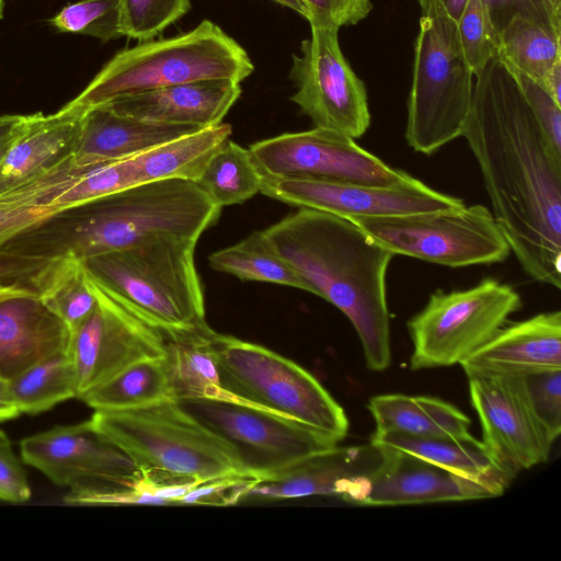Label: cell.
<instances>
[{
  "instance_id": "cell-8",
  "label": "cell",
  "mask_w": 561,
  "mask_h": 561,
  "mask_svg": "<svg viewBox=\"0 0 561 561\" xmlns=\"http://www.w3.org/2000/svg\"><path fill=\"white\" fill-rule=\"evenodd\" d=\"M210 345L230 400L295 420L337 444L346 436L343 408L305 368L262 345L215 331Z\"/></svg>"
},
{
  "instance_id": "cell-48",
  "label": "cell",
  "mask_w": 561,
  "mask_h": 561,
  "mask_svg": "<svg viewBox=\"0 0 561 561\" xmlns=\"http://www.w3.org/2000/svg\"><path fill=\"white\" fill-rule=\"evenodd\" d=\"M20 415L9 389V381L0 376V421L13 420Z\"/></svg>"
},
{
  "instance_id": "cell-26",
  "label": "cell",
  "mask_w": 561,
  "mask_h": 561,
  "mask_svg": "<svg viewBox=\"0 0 561 561\" xmlns=\"http://www.w3.org/2000/svg\"><path fill=\"white\" fill-rule=\"evenodd\" d=\"M207 324L163 332L169 385L174 400L207 398L230 400L221 387Z\"/></svg>"
},
{
  "instance_id": "cell-32",
  "label": "cell",
  "mask_w": 561,
  "mask_h": 561,
  "mask_svg": "<svg viewBox=\"0 0 561 561\" xmlns=\"http://www.w3.org/2000/svg\"><path fill=\"white\" fill-rule=\"evenodd\" d=\"M20 414H37L77 398V377L68 353L56 354L9 380Z\"/></svg>"
},
{
  "instance_id": "cell-46",
  "label": "cell",
  "mask_w": 561,
  "mask_h": 561,
  "mask_svg": "<svg viewBox=\"0 0 561 561\" xmlns=\"http://www.w3.org/2000/svg\"><path fill=\"white\" fill-rule=\"evenodd\" d=\"M37 116L2 115L0 116V165L16 140L30 128Z\"/></svg>"
},
{
  "instance_id": "cell-14",
  "label": "cell",
  "mask_w": 561,
  "mask_h": 561,
  "mask_svg": "<svg viewBox=\"0 0 561 561\" xmlns=\"http://www.w3.org/2000/svg\"><path fill=\"white\" fill-rule=\"evenodd\" d=\"M22 460L70 494L135 489L141 473L133 460L92 425L90 419L55 426L20 443Z\"/></svg>"
},
{
  "instance_id": "cell-30",
  "label": "cell",
  "mask_w": 561,
  "mask_h": 561,
  "mask_svg": "<svg viewBox=\"0 0 561 561\" xmlns=\"http://www.w3.org/2000/svg\"><path fill=\"white\" fill-rule=\"evenodd\" d=\"M213 270L242 280L273 283L310 293L308 284L275 250L264 230L209 255Z\"/></svg>"
},
{
  "instance_id": "cell-45",
  "label": "cell",
  "mask_w": 561,
  "mask_h": 561,
  "mask_svg": "<svg viewBox=\"0 0 561 561\" xmlns=\"http://www.w3.org/2000/svg\"><path fill=\"white\" fill-rule=\"evenodd\" d=\"M56 211L49 207L0 203V245Z\"/></svg>"
},
{
  "instance_id": "cell-29",
  "label": "cell",
  "mask_w": 561,
  "mask_h": 561,
  "mask_svg": "<svg viewBox=\"0 0 561 561\" xmlns=\"http://www.w3.org/2000/svg\"><path fill=\"white\" fill-rule=\"evenodd\" d=\"M80 399L94 411L133 409L174 400L165 356L135 363Z\"/></svg>"
},
{
  "instance_id": "cell-10",
  "label": "cell",
  "mask_w": 561,
  "mask_h": 561,
  "mask_svg": "<svg viewBox=\"0 0 561 561\" xmlns=\"http://www.w3.org/2000/svg\"><path fill=\"white\" fill-rule=\"evenodd\" d=\"M350 220L393 255L448 267L500 263L511 253L492 211L480 204L444 211Z\"/></svg>"
},
{
  "instance_id": "cell-6",
  "label": "cell",
  "mask_w": 561,
  "mask_h": 561,
  "mask_svg": "<svg viewBox=\"0 0 561 561\" xmlns=\"http://www.w3.org/2000/svg\"><path fill=\"white\" fill-rule=\"evenodd\" d=\"M197 241L165 238L82 260L89 277L160 331L207 324L195 267Z\"/></svg>"
},
{
  "instance_id": "cell-52",
  "label": "cell",
  "mask_w": 561,
  "mask_h": 561,
  "mask_svg": "<svg viewBox=\"0 0 561 561\" xmlns=\"http://www.w3.org/2000/svg\"><path fill=\"white\" fill-rule=\"evenodd\" d=\"M3 15V0H0V19Z\"/></svg>"
},
{
  "instance_id": "cell-24",
  "label": "cell",
  "mask_w": 561,
  "mask_h": 561,
  "mask_svg": "<svg viewBox=\"0 0 561 561\" xmlns=\"http://www.w3.org/2000/svg\"><path fill=\"white\" fill-rule=\"evenodd\" d=\"M203 127L141 121L102 104L84 110L75 153L78 164L129 158Z\"/></svg>"
},
{
  "instance_id": "cell-31",
  "label": "cell",
  "mask_w": 561,
  "mask_h": 561,
  "mask_svg": "<svg viewBox=\"0 0 561 561\" xmlns=\"http://www.w3.org/2000/svg\"><path fill=\"white\" fill-rule=\"evenodd\" d=\"M262 175L250 150L227 139L195 183L222 208L252 198L260 192Z\"/></svg>"
},
{
  "instance_id": "cell-34",
  "label": "cell",
  "mask_w": 561,
  "mask_h": 561,
  "mask_svg": "<svg viewBox=\"0 0 561 561\" xmlns=\"http://www.w3.org/2000/svg\"><path fill=\"white\" fill-rule=\"evenodd\" d=\"M41 297L71 331L84 321L96 305L84 265L72 256L61 257Z\"/></svg>"
},
{
  "instance_id": "cell-39",
  "label": "cell",
  "mask_w": 561,
  "mask_h": 561,
  "mask_svg": "<svg viewBox=\"0 0 561 561\" xmlns=\"http://www.w3.org/2000/svg\"><path fill=\"white\" fill-rule=\"evenodd\" d=\"M457 27L463 55L476 77L499 51V34L482 0H467Z\"/></svg>"
},
{
  "instance_id": "cell-47",
  "label": "cell",
  "mask_w": 561,
  "mask_h": 561,
  "mask_svg": "<svg viewBox=\"0 0 561 561\" xmlns=\"http://www.w3.org/2000/svg\"><path fill=\"white\" fill-rule=\"evenodd\" d=\"M539 84L556 103L561 105V59L546 72Z\"/></svg>"
},
{
  "instance_id": "cell-51",
  "label": "cell",
  "mask_w": 561,
  "mask_h": 561,
  "mask_svg": "<svg viewBox=\"0 0 561 561\" xmlns=\"http://www.w3.org/2000/svg\"><path fill=\"white\" fill-rule=\"evenodd\" d=\"M551 11L554 21L561 24V0H545Z\"/></svg>"
},
{
  "instance_id": "cell-43",
  "label": "cell",
  "mask_w": 561,
  "mask_h": 561,
  "mask_svg": "<svg viewBox=\"0 0 561 561\" xmlns=\"http://www.w3.org/2000/svg\"><path fill=\"white\" fill-rule=\"evenodd\" d=\"M308 10L309 24L342 27L355 25L368 16L371 0H302Z\"/></svg>"
},
{
  "instance_id": "cell-36",
  "label": "cell",
  "mask_w": 561,
  "mask_h": 561,
  "mask_svg": "<svg viewBox=\"0 0 561 561\" xmlns=\"http://www.w3.org/2000/svg\"><path fill=\"white\" fill-rule=\"evenodd\" d=\"M50 23L59 32L89 35L102 42L123 36L119 0H79L64 7Z\"/></svg>"
},
{
  "instance_id": "cell-9",
  "label": "cell",
  "mask_w": 561,
  "mask_h": 561,
  "mask_svg": "<svg viewBox=\"0 0 561 561\" xmlns=\"http://www.w3.org/2000/svg\"><path fill=\"white\" fill-rule=\"evenodd\" d=\"M522 307L508 284L488 277L461 290H436L407 323L413 370L460 364L490 341Z\"/></svg>"
},
{
  "instance_id": "cell-7",
  "label": "cell",
  "mask_w": 561,
  "mask_h": 561,
  "mask_svg": "<svg viewBox=\"0 0 561 561\" xmlns=\"http://www.w3.org/2000/svg\"><path fill=\"white\" fill-rule=\"evenodd\" d=\"M417 2L421 16L404 136L414 151L433 154L461 136L474 76L462 51L457 22L442 1Z\"/></svg>"
},
{
  "instance_id": "cell-17",
  "label": "cell",
  "mask_w": 561,
  "mask_h": 561,
  "mask_svg": "<svg viewBox=\"0 0 561 561\" xmlns=\"http://www.w3.org/2000/svg\"><path fill=\"white\" fill-rule=\"evenodd\" d=\"M377 447L379 463L350 482L340 499L364 506L461 502L502 495L510 484L503 478L462 477L403 451Z\"/></svg>"
},
{
  "instance_id": "cell-25",
  "label": "cell",
  "mask_w": 561,
  "mask_h": 561,
  "mask_svg": "<svg viewBox=\"0 0 561 561\" xmlns=\"http://www.w3.org/2000/svg\"><path fill=\"white\" fill-rule=\"evenodd\" d=\"M367 408L375 432H394L416 437L471 440L470 419L455 405L434 397L402 393L379 394Z\"/></svg>"
},
{
  "instance_id": "cell-44",
  "label": "cell",
  "mask_w": 561,
  "mask_h": 561,
  "mask_svg": "<svg viewBox=\"0 0 561 561\" xmlns=\"http://www.w3.org/2000/svg\"><path fill=\"white\" fill-rule=\"evenodd\" d=\"M31 497L26 472L16 458L10 438L0 430V500L24 503Z\"/></svg>"
},
{
  "instance_id": "cell-50",
  "label": "cell",
  "mask_w": 561,
  "mask_h": 561,
  "mask_svg": "<svg viewBox=\"0 0 561 561\" xmlns=\"http://www.w3.org/2000/svg\"><path fill=\"white\" fill-rule=\"evenodd\" d=\"M450 16L457 22L467 0H440Z\"/></svg>"
},
{
  "instance_id": "cell-18",
  "label": "cell",
  "mask_w": 561,
  "mask_h": 561,
  "mask_svg": "<svg viewBox=\"0 0 561 561\" xmlns=\"http://www.w3.org/2000/svg\"><path fill=\"white\" fill-rule=\"evenodd\" d=\"M469 396L482 428V445L510 481L547 462L553 443L526 408L510 378L471 377Z\"/></svg>"
},
{
  "instance_id": "cell-11",
  "label": "cell",
  "mask_w": 561,
  "mask_h": 561,
  "mask_svg": "<svg viewBox=\"0 0 561 561\" xmlns=\"http://www.w3.org/2000/svg\"><path fill=\"white\" fill-rule=\"evenodd\" d=\"M175 401L226 440L244 474L259 480L337 445L302 423L243 402L207 398Z\"/></svg>"
},
{
  "instance_id": "cell-37",
  "label": "cell",
  "mask_w": 561,
  "mask_h": 561,
  "mask_svg": "<svg viewBox=\"0 0 561 561\" xmlns=\"http://www.w3.org/2000/svg\"><path fill=\"white\" fill-rule=\"evenodd\" d=\"M191 9V0H119L123 36L153 39Z\"/></svg>"
},
{
  "instance_id": "cell-19",
  "label": "cell",
  "mask_w": 561,
  "mask_h": 561,
  "mask_svg": "<svg viewBox=\"0 0 561 561\" xmlns=\"http://www.w3.org/2000/svg\"><path fill=\"white\" fill-rule=\"evenodd\" d=\"M459 365L468 378H512L561 369V312H541L504 325Z\"/></svg>"
},
{
  "instance_id": "cell-27",
  "label": "cell",
  "mask_w": 561,
  "mask_h": 561,
  "mask_svg": "<svg viewBox=\"0 0 561 561\" xmlns=\"http://www.w3.org/2000/svg\"><path fill=\"white\" fill-rule=\"evenodd\" d=\"M231 131V126L221 122L129 157L134 185L169 179L196 182Z\"/></svg>"
},
{
  "instance_id": "cell-28",
  "label": "cell",
  "mask_w": 561,
  "mask_h": 561,
  "mask_svg": "<svg viewBox=\"0 0 561 561\" xmlns=\"http://www.w3.org/2000/svg\"><path fill=\"white\" fill-rule=\"evenodd\" d=\"M370 443L403 451L462 477L508 480L494 467L481 440L477 438L463 440L374 432Z\"/></svg>"
},
{
  "instance_id": "cell-38",
  "label": "cell",
  "mask_w": 561,
  "mask_h": 561,
  "mask_svg": "<svg viewBox=\"0 0 561 561\" xmlns=\"http://www.w3.org/2000/svg\"><path fill=\"white\" fill-rule=\"evenodd\" d=\"M59 259L33 256L0 245V300L21 294H42Z\"/></svg>"
},
{
  "instance_id": "cell-42",
  "label": "cell",
  "mask_w": 561,
  "mask_h": 561,
  "mask_svg": "<svg viewBox=\"0 0 561 561\" xmlns=\"http://www.w3.org/2000/svg\"><path fill=\"white\" fill-rule=\"evenodd\" d=\"M491 22L499 32L514 18L522 16L561 34L545 0H482Z\"/></svg>"
},
{
  "instance_id": "cell-21",
  "label": "cell",
  "mask_w": 561,
  "mask_h": 561,
  "mask_svg": "<svg viewBox=\"0 0 561 561\" xmlns=\"http://www.w3.org/2000/svg\"><path fill=\"white\" fill-rule=\"evenodd\" d=\"M241 92L238 81L209 79L164 87L106 105L119 114L141 121L208 127L222 122Z\"/></svg>"
},
{
  "instance_id": "cell-49",
  "label": "cell",
  "mask_w": 561,
  "mask_h": 561,
  "mask_svg": "<svg viewBox=\"0 0 561 561\" xmlns=\"http://www.w3.org/2000/svg\"><path fill=\"white\" fill-rule=\"evenodd\" d=\"M283 7H286L296 13L300 14L304 19L308 21L309 13L307 8L305 7L302 0H272Z\"/></svg>"
},
{
  "instance_id": "cell-12",
  "label": "cell",
  "mask_w": 561,
  "mask_h": 561,
  "mask_svg": "<svg viewBox=\"0 0 561 561\" xmlns=\"http://www.w3.org/2000/svg\"><path fill=\"white\" fill-rule=\"evenodd\" d=\"M311 35L293 55L289 78L297 91L290 98L314 127L351 138L362 137L370 126L364 82L353 71L339 44V30L310 24Z\"/></svg>"
},
{
  "instance_id": "cell-15",
  "label": "cell",
  "mask_w": 561,
  "mask_h": 561,
  "mask_svg": "<svg viewBox=\"0 0 561 561\" xmlns=\"http://www.w3.org/2000/svg\"><path fill=\"white\" fill-rule=\"evenodd\" d=\"M88 278L96 305L84 321L71 331L68 348L75 366L79 399L130 365L167 354L162 331L121 305L89 275Z\"/></svg>"
},
{
  "instance_id": "cell-3",
  "label": "cell",
  "mask_w": 561,
  "mask_h": 561,
  "mask_svg": "<svg viewBox=\"0 0 561 561\" xmlns=\"http://www.w3.org/2000/svg\"><path fill=\"white\" fill-rule=\"evenodd\" d=\"M193 181L160 180L51 214L2 247L27 255L79 260L165 238L198 241L220 215Z\"/></svg>"
},
{
  "instance_id": "cell-4",
  "label": "cell",
  "mask_w": 561,
  "mask_h": 561,
  "mask_svg": "<svg viewBox=\"0 0 561 561\" xmlns=\"http://www.w3.org/2000/svg\"><path fill=\"white\" fill-rule=\"evenodd\" d=\"M90 421L133 460L141 492L244 474L234 449L175 400L94 411Z\"/></svg>"
},
{
  "instance_id": "cell-33",
  "label": "cell",
  "mask_w": 561,
  "mask_h": 561,
  "mask_svg": "<svg viewBox=\"0 0 561 561\" xmlns=\"http://www.w3.org/2000/svg\"><path fill=\"white\" fill-rule=\"evenodd\" d=\"M497 56L539 83L561 59V34L516 16L499 32Z\"/></svg>"
},
{
  "instance_id": "cell-16",
  "label": "cell",
  "mask_w": 561,
  "mask_h": 561,
  "mask_svg": "<svg viewBox=\"0 0 561 561\" xmlns=\"http://www.w3.org/2000/svg\"><path fill=\"white\" fill-rule=\"evenodd\" d=\"M260 192L298 208H311L346 219L451 210L462 199L438 192L409 175L390 186L262 175Z\"/></svg>"
},
{
  "instance_id": "cell-2",
  "label": "cell",
  "mask_w": 561,
  "mask_h": 561,
  "mask_svg": "<svg viewBox=\"0 0 561 561\" xmlns=\"http://www.w3.org/2000/svg\"><path fill=\"white\" fill-rule=\"evenodd\" d=\"M264 232L310 293L346 316L362 343L367 368H389L386 275L393 253L352 220L311 208H298Z\"/></svg>"
},
{
  "instance_id": "cell-41",
  "label": "cell",
  "mask_w": 561,
  "mask_h": 561,
  "mask_svg": "<svg viewBox=\"0 0 561 561\" xmlns=\"http://www.w3.org/2000/svg\"><path fill=\"white\" fill-rule=\"evenodd\" d=\"M259 479L247 474H232L197 484L180 504L231 505L242 497Z\"/></svg>"
},
{
  "instance_id": "cell-1",
  "label": "cell",
  "mask_w": 561,
  "mask_h": 561,
  "mask_svg": "<svg viewBox=\"0 0 561 561\" xmlns=\"http://www.w3.org/2000/svg\"><path fill=\"white\" fill-rule=\"evenodd\" d=\"M461 136L511 252L534 280L560 288L561 156L499 56L474 77Z\"/></svg>"
},
{
  "instance_id": "cell-40",
  "label": "cell",
  "mask_w": 561,
  "mask_h": 561,
  "mask_svg": "<svg viewBox=\"0 0 561 561\" xmlns=\"http://www.w3.org/2000/svg\"><path fill=\"white\" fill-rule=\"evenodd\" d=\"M504 65L517 82L550 147L561 156V105L534 79L505 62Z\"/></svg>"
},
{
  "instance_id": "cell-13",
  "label": "cell",
  "mask_w": 561,
  "mask_h": 561,
  "mask_svg": "<svg viewBox=\"0 0 561 561\" xmlns=\"http://www.w3.org/2000/svg\"><path fill=\"white\" fill-rule=\"evenodd\" d=\"M264 175L390 186L410 174L359 147L354 138L314 127L254 142L249 148Z\"/></svg>"
},
{
  "instance_id": "cell-20",
  "label": "cell",
  "mask_w": 561,
  "mask_h": 561,
  "mask_svg": "<svg viewBox=\"0 0 561 561\" xmlns=\"http://www.w3.org/2000/svg\"><path fill=\"white\" fill-rule=\"evenodd\" d=\"M71 330L39 294L0 300V376L11 380L56 354L68 353Z\"/></svg>"
},
{
  "instance_id": "cell-23",
  "label": "cell",
  "mask_w": 561,
  "mask_h": 561,
  "mask_svg": "<svg viewBox=\"0 0 561 561\" xmlns=\"http://www.w3.org/2000/svg\"><path fill=\"white\" fill-rule=\"evenodd\" d=\"M84 111L64 105L37 116L0 165V197L75 158Z\"/></svg>"
},
{
  "instance_id": "cell-35",
  "label": "cell",
  "mask_w": 561,
  "mask_h": 561,
  "mask_svg": "<svg viewBox=\"0 0 561 561\" xmlns=\"http://www.w3.org/2000/svg\"><path fill=\"white\" fill-rule=\"evenodd\" d=\"M536 422L554 443L561 432V369L510 378Z\"/></svg>"
},
{
  "instance_id": "cell-22",
  "label": "cell",
  "mask_w": 561,
  "mask_h": 561,
  "mask_svg": "<svg viewBox=\"0 0 561 561\" xmlns=\"http://www.w3.org/2000/svg\"><path fill=\"white\" fill-rule=\"evenodd\" d=\"M381 451L373 445H335L313 454L267 478L257 480L247 496L274 500L310 495L341 496L358 477L369 473L380 461Z\"/></svg>"
},
{
  "instance_id": "cell-5",
  "label": "cell",
  "mask_w": 561,
  "mask_h": 561,
  "mask_svg": "<svg viewBox=\"0 0 561 561\" xmlns=\"http://www.w3.org/2000/svg\"><path fill=\"white\" fill-rule=\"evenodd\" d=\"M253 70L247 50L217 24L204 20L188 32L117 51L67 104L84 111L186 82L229 79L241 83Z\"/></svg>"
}]
</instances>
